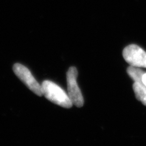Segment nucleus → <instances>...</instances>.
I'll list each match as a JSON object with an SVG mask.
<instances>
[{"mask_svg":"<svg viewBox=\"0 0 146 146\" xmlns=\"http://www.w3.org/2000/svg\"><path fill=\"white\" fill-rule=\"evenodd\" d=\"M43 94L47 99L64 108H70L72 103L62 88L50 80H44L42 84Z\"/></svg>","mask_w":146,"mask_h":146,"instance_id":"nucleus-1","label":"nucleus"},{"mask_svg":"<svg viewBox=\"0 0 146 146\" xmlns=\"http://www.w3.org/2000/svg\"><path fill=\"white\" fill-rule=\"evenodd\" d=\"M77 71L75 67H70L66 74L68 96L72 104L77 107L84 106V100L80 88L77 84Z\"/></svg>","mask_w":146,"mask_h":146,"instance_id":"nucleus-2","label":"nucleus"},{"mask_svg":"<svg viewBox=\"0 0 146 146\" xmlns=\"http://www.w3.org/2000/svg\"><path fill=\"white\" fill-rule=\"evenodd\" d=\"M13 70L16 76L23 82L27 88L36 95L42 96L43 95L42 85L38 83L31 71L26 66L20 63H16L13 66Z\"/></svg>","mask_w":146,"mask_h":146,"instance_id":"nucleus-3","label":"nucleus"},{"mask_svg":"<svg viewBox=\"0 0 146 146\" xmlns=\"http://www.w3.org/2000/svg\"><path fill=\"white\" fill-rule=\"evenodd\" d=\"M123 57L131 66L146 68V52L138 46L131 44L125 48Z\"/></svg>","mask_w":146,"mask_h":146,"instance_id":"nucleus-4","label":"nucleus"},{"mask_svg":"<svg viewBox=\"0 0 146 146\" xmlns=\"http://www.w3.org/2000/svg\"><path fill=\"white\" fill-rule=\"evenodd\" d=\"M133 88L136 99L146 106V86L143 84L135 82Z\"/></svg>","mask_w":146,"mask_h":146,"instance_id":"nucleus-5","label":"nucleus"},{"mask_svg":"<svg viewBox=\"0 0 146 146\" xmlns=\"http://www.w3.org/2000/svg\"><path fill=\"white\" fill-rule=\"evenodd\" d=\"M127 72L128 74L135 81V82L143 84V76L145 72L143 70H141L140 68H139V67L130 65V66L128 68Z\"/></svg>","mask_w":146,"mask_h":146,"instance_id":"nucleus-6","label":"nucleus"},{"mask_svg":"<svg viewBox=\"0 0 146 146\" xmlns=\"http://www.w3.org/2000/svg\"><path fill=\"white\" fill-rule=\"evenodd\" d=\"M143 83L146 86V73H144L143 76Z\"/></svg>","mask_w":146,"mask_h":146,"instance_id":"nucleus-7","label":"nucleus"}]
</instances>
